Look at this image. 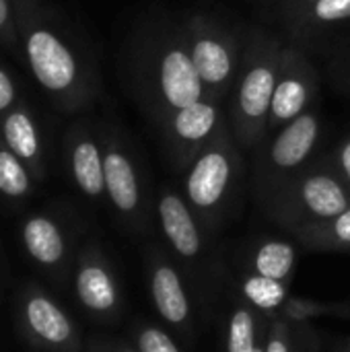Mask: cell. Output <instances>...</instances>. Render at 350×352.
Returning a JSON list of instances; mask_svg holds the SVG:
<instances>
[{"mask_svg":"<svg viewBox=\"0 0 350 352\" xmlns=\"http://www.w3.org/2000/svg\"><path fill=\"white\" fill-rule=\"evenodd\" d=\"M19 47L31 74L64 111L87 105L95 93L93 68L39 0H14Z\"/></svg>","mask_w":350,"mask_h":352,"instance_id":"1","label":"cell"},{"mask_svg":"<svg viewBox=\"0 0 350 352\" xmlns=\"http://www.w3.org/2000/svg\"><path fill=\"white\" fill-rule=\"evenodd\" d=\"M130 72L140 103L157 124L206 97L184 29L146 31L134 45Z\"/></svg>","mask_w":350,"mask_h":352,"instance_id":"2","label":"cell"},{"mask_svg":"<svg viewBox=\"0 0 350 352\" xmlns=\"http://www.w3.org/2000/svg\"><path fill=\"white\" fill-rule=\"evenodd\" d=\"M283 45L264 33H254L241 50V68L233 85L229 103V122L233 136L252 148L268 134L270 103L278 76V58Z\"/></svg>","mask_w":350,"mask_h":352,"instance_id":"3","label":"cell"},{"mask_svg":"<svg viewBox=\"0 0 350 352\" xmlns=\"http://www.w3.org/2000/svg\"><path fill=\"white\" fill-rule=\"evenodd\" d=\"M184 37L206 97L223 101L241 68V47L233 33L206 14H194L184 25Z\"/></svg>","mask_w":350,"mask_h":352,"instance_id":"4","label":"cell"},{"mask_svg":"<svg viewBox=\"0 0 350 352\" xmlns=\"http://www.w3.org/2000/svg\"><path fill=\"white\" fill-rule=\"evenodd\" d=\"M163 140L179 163H192L219 138L231 134L221 101L204 97L159 124Z\"/></svg>","mask_w":350,"mask_h":352,"instance_id":"5","label":"cell"},{"mask_svg":"<svg viewBox=\"0 0 350 352\" xmlns=\"http://www.w3.org/2000/svg\"><path fill=\"white\" fill-rule=\"evenodd\" d=\"M318 93V72L303 52L283 47L278 58V76L270 103L268 132H276L285 124L305 113Z\"/></svg>","mask_w":350,"mask_h":352,"instance_id":"6","label":"cell"},{"mask_svg":"<svg viewBox=\"0 0 350 352\" xmlns=\"http://www.w3.org/2000/svg\"><path fill=\"white\" fill-rule=\"evenodd\" d=\"M235 167L237 151L233 146V134H227L190 163L186 177V196L190 204L198 210L215 208L225 198Z\"/></svg>","mask_w":350,"mask_h":352,"instance_id":"7","label":"cell"},{"mask_svg":"<svg viewBox=\"0 0 350 352\" xmlns=\"http://www.w3.org/2000/svg\"><path fill=\"white\" fill-rule=\"evenodd\" d=\"M320 116L311 107L274 132L264 151V169L270 175H285L301 169L320 140Z\"/></svg>","mask_w":350,"mask_h":352,"instance_id":"8","label":"cell"},{"mask_svg":"<svg viewBox=\"0 0 350 352\" xmlns=\"http://www.w3.org/2000/svg\"><path fill=\"white\" fill-rule=\"evenodd\" d=\"M291 198L295 208H303L311 217L324 221L338 217L350 206L344 184L324 169H314L301 175L291 188Z\"/></svg>","mask_w":350,"mask_h":352,"instance_id":"9","label":"cell"},{"mask_svg":"<svg viewBox=\"0 0 350 352\" xmlns=\"http://www.w3.org/2000/svg\"><path fill=\"white\" fill-rule=\"evenodd\" d=\"M103 140H105L103 146L105 192L109 194L118 210L134 212L140 204V184H138L134 161L116 134H105Z\"/></svg>","mask_w":350,"mask_h":352,"instance_id":"10","label":"cell"},{"mask_svg":"<svg viewBox=\"0 0 350 352\" xmlns=\"http://www.w3.org/2000/svg\"><path fill=\"white\" fill-rule=\"evenodd\" d=\"M70 140V171L76 186L87 196H101L105 192V171H103V151L97 144V138L83 126L72 128L68 134Z\"/></svg>","mask_w":350,"mask_h":352,"instance_id":"11","label":"cell"},{"mask_svg":"<svg viewBox=\"0 0 350 352\" xmlns=\"http://www.w3.org/2000/svg\"><path fill=\"white\" fill-rule=\"evenodd\" d=\"M159 219L163 233L182 256L192 258L198 254L200 235L184 198H179L173 192H165L159 200Z\"/></svg>","mask_w":350,"mask_h":352,"instance_id":"12","label":"cell"},{"mask_svg":"<svg viewBox=\"0 0 350 352\" xmlns=\"http://www.w3.org/2000/svg\"><path fill=\"white\" fill-rule=\"evenodd\" d=\"M0 136L6 146L23 161V165L37 167L41 161V138L35 120L27 105L17 103L10 111L2 116Z\"/></svg>","mask_w":350,"mask_h":352,"instance_id":"13","label":"cell"},{"mask_svg":"<svg viewBox=\"0 0 350 352\" xmlns=\"http://www.w3.org/2000/svg\"><path fill=\"white\" fill-rule=\"evenodd\" d=\"M153 297H155V303H157V309L159 314L167 320V322H173V324H179L188 318V299H186V293L182 289V283L177 278V274L163 266L155 272V278H153Z\"/></svg>","mask_w":350,"mask_h":352,"instance_id":"14","label":"cell"},{"mask_svg":"<svg viewBox=\"0 0 350 352\" xmlns=\"http://www.w3.org/2000/svg\"><path fill=\"white\" fill-rule=\"evenodd\" d=\"M27 250L31 252V256L41 262V264H56L62 254H64V243H62V235L56 229V225L43 217H35L25 225L23 231Z\"/></svg>","mask_w":350,"mask_h":352,"instance_id":"15","label":"cell"},{"mask_svg":"<svg viewBox=\"0 0 350 352\" xmlns=\"http://www.w3.org/2000/svg\"><path fill=\"white\" fill-rule=\"evenodd\" d=\"M27 320L31 328L50 342H64L70 336V324L66 316L47 299L37 297L27 305Z\"/></svg>","mask_w":350,"mask_h":352,"instance_id":"16","label":"cell"},{"mask_svg":"<svg viewBox=\"0 0 350 352\" xmlns=\"http://www.w3.org/2000/svg\"><path fill=\"white\" fill-rule=\"evenodd\" d=\"M350 19V0H318L309 10L297 16L291 27L295 35H305L307 31L324 29Z\"/></svg>","mask_w":350,"mask_h":352,"instance_id":"17","label":"cell"},{"mask_svg":"<svg viewBox=\"0 0 350 352\" xmlns=\"http://www.w3.org/2000/svg\"><path fill=\"white\" fill-rule=\"evenodd\" d=\"M76 291L80 301L97 311H105L116 303V291L113 285L109 280V276L101 270V268H85L78 274L76 280Z\"/></svg>","mask_w":350,"mask_h":352,"instance_id":"18","label":"cell"},{"mask_svg":"<svg viewBox=\"0 0 350 352\" xmlns=\"http://www.w3.org/2000/svg\"><path fill=\"white\" fill-rule=\"evenodd\" d=\"M295 262V250L283 241H268L260 248L256 256V268L260 276H268L274 280L285 278Z\"/></svg>","mask_w":350,"mask_h":352,"instance_id":"19","label":"cell"},{"mask_svg":"<svg viewBox=\"0 0 350 352\" xmlns=\"http://www.w3.org/2000/svg\"><path fill=\"white\" fill-rule=\"evenodd\" d=\"M0 192L19 198L29 192V173L23 161L6 146L0 136Z\"/></svg>","mask_w":350,"mask_h":352,"instance_id":"20","label":"cell"},{"mask_svg":"<svg viewBox=\"0 0 350 352\" xmlns=\"http://www.w3.org/2000/svg\"><path fill=\"white\" fill-rule=\"evenodd\" d=\"M243 293L260 309H276L285 301L283 285L268 276H252L250 280H245Z\"/></svg>","mask_w":350,"mask_h":352,"instance_id":"21","label":"cell"},{"mask_svg":"<svg viewBox=\"0 0 350 352\" xmlns=\"http://www.w3.org/2000/svg\"><path fill=\"white\" fill-rule=\"evenodd\" d=\"M229 352H256L254 320L250 311H237L229 322Z\"/></svg>","mask_w":350,"mask_h":352,"instance_id":"22","label":"cell"},{"mask_svg":"<svg viewBox=\"0 0 350 352\" xmlns=\"http://www.w3.org/2000/svg\"><path fill=\"white\" fill-rule=\"evenodd\" d=\"M14 16V0H0V43L8 45L10 50L19 47Z\"/></svg>","mask_w":350,"mask_h":352,"instance_id":"23","label":"cell"},{"mask_svg":"<svg viewBox=\"0 0 350 352\" xmlns=\"http://www.w3.org/2000/svg\"><path fill=\"white\" fill-rule=\"evenodd\" d=\"M138 346L140 352H179L173 340L157 328L144 330L138 338Z\"/></svg>","mask_w":350,"mask_h":352,"instance_id":"24","label":"cell"},{"mask_svg":"<svg viewBox=\"0 0 350 352\" xmlns=\"http://www.w3.org/2000/svg\"><path fill=\"white\" fill-rule=\"evenodd\" d=\"M17 105V87L12 76L0 64V116L10 111Z\"/></svg>","mask_w":350,"mask_h":352,"instance_id":"25","label":"cell"},{"mask_svg":"<svg viewBox=\"0 0 350 352\" xmlns=\"http://www.w3.org/2000/svg\"><path fill=\"white\" fill-rule=\"evenodd\" d=\"M276 6L281 8L283 16H287L289 23H293L297 16H301L305 10H309L318 0H274Z\"/></svg>","mask_w":350,"mask_h":352,"instance_id":"26","label":"cell"},{"mask_svg":"<svg viewBox=\"0 0 350 352\" xmlns=\"http://www.w3.org/2000/svg\"><path fill=\"white\" fill-rule=\"evenodd\" d=\"M330 221H332L334 237L342 243H350V206L344 212H340L338 217H334Z\"/></svg>","mask_w":350,"mask_h":352,"instance_id":"27","label":"cell"},{"mask_svg":"<svg viewBox=\"0 0 350 352\" xmlns=\"http://www.w3.org/2000/svg\"><path fill=\"white\" fill-rule=\"evenodd\" d=\"M338 167H340L342 177L347 179V184L350 186V136L338 148Z\"/></svg>","mask_w":350,"mask_h":352,"instance_id":"28","label":"cell"},{"mask_svg":"<svg viewBox=\"0 0 350 352\" xmlns=\"http://www.w3.org/2000/svg\"><path fill=\"white\" fill-rule=\"evenodd\" d=\"M266 352H289V349H287V344L281 338H274V340H270Z\"/></svg>","mask_w":350,"mask_h":352,"instance_id":"29","label":"cell"},{"mask_svg":"<svg viewBox=\"0 0 350 352\" xmlns=\"http://www.w3.org/2000/svg\"><path fill=\"white\" fill-rule=\"evenodd\" d=\"M256 352H266V351H260V349H256Z\"/></svg>","mask_w":350,"mask_h":352,"instance_id":"30","label":"cell"}]
</instances>
